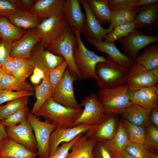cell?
Wrapping results in <instances>:
<instances>
[{"label": "cell", "instance_id": "12", "mask_svg": "<svg viewBox=\"0 0 158 158\" xmlns=\"http://www.w3.org/2000/svg\"><path fill=\"white\" fill-rule=\"evenodd\" d=\"M126 83L130 90L134 91L145 87L158 85V79L150 70L134 62L129 68Z\"/></svg>", "mask_w": 158, "mask_h": 158}, {"label": "cell", "instance_id": "49", "mask_svg": "<svg viewBox=\"0 0 158 158\" xmlns=\"http://www.w3.org/2000/svg\"><path fill=\"white\" fill-rule=\"evenodd\" d=\"M19 10L30 11L36 2L34 0H11Z\"/></svg>", "mask_w": 158, "mask_h": 158}, {"label": "cell", "instance_id": "27", "mask_svg": "<svg viewBox=\"0 0 158 158\" xmlns=\"http://www.w3.org/2000/svg\"><path fill=\"white\" fill-rule=\"evenodd\" d=\"M102 142L113 154L124 150L129 141L121 120H118V129L114 136L110 140Z\"/></svg>", "mask_w": 158, "mask_h": 158}, {"label": "cell", "instance_id": "15", "mask_svg": "<svg viewBox=\"0 0 158 158\" xmlns=\"http://www.w3.org/2000/svg\"><path fill=\"white\" fill-rule=\"evenodd\" d=\"M79 1L85 11V16L81 34L84 35L86 38L92 40H102L108 33L113 30V25L111 23L108 28H103L92 13L87 0Z\"/></svg>", "mask_w": 158, "mask_h": 158}, {"label": "cell", "instance_id": "39", "mask_svg": "<svg viewBox=\"0 0 158 158\" xmlns=\"http://www.w3.org/2000/svg\"><path fill=\"white\" fill-rule=\"evenodd\" d=\"M124 151L136 158H158L157 154L148 151L140 143L129 142Z\"/></svg>", "mask_w": 158, "mask_h": 158}, {"label": "cell", "instance_id": "7", "mask_svg": "<svg viewBox=\"0 0 158 158\" xmlns=\"http://www.w3.org/2000/svg\"><path fill=\"white\" fill-rule=\"evenodd\" d=\"M26 118L35 133L38 158H46L49 156V141L51 135L56 126L47 121L40 120L35 114L28 111Z\"/></svg>", "mask_w": 158, "mask_h": 158}, {"label": "cell", "instance_id": "19", "mask_svg": "<svg viewBox=\"0 0 158 158\" xmlns=\"http://www.w3.org/2000/svg\"><path fill=\"white\" fill-rule=\"evenodd\" d=\"M62 11L69 26L81 34L85 16L81 9L79 0H65Z\"/></svg>", "mask_w": 158, "mask_h": 158}, {"label": "cell", "instance_id": "1", "mask_svg": "<svg viewBox=\"0 0 158 158\" xmlns=\"http://www.w3.org/2000/svg\"><path fill=\"white\" fill-rule=\"evenodd\" d=\"M83 111L63 106L49 98L35 114L59 126L70 128L75 126V122Z\"/></svg>", "mask_w": 158, "mask_h": 158}, {"label": "cell", "instance_id": "24", "mask_svg": "<svg viewBox=\"0 0 158 158\" xmlns=\"http://www.w3.org/2000/svg\"><path fill=\"white\" fill-rule=\"evenodd\" d=\"M65 0H38L30 11L36 14L41 22L62 11Z\"/></svg>", "mask_w": 158, "mask_h": 158}, {"label": "cell", "instance_id": "40", "mask_svg": "<svg viewBox=\"0 0 158 158\" xmlns=\"http://www.w3.org/2000/svg\"><path fill=\"white\" fill-rule=\"evenodd\" d=\"M29 109L27 106L24 107L1 121V123L6 127L20 123L26 118V114Z\"/></svg>", "mask_w": 158, "mask_h": 158}, {"label": "cell", "instance_id": "21", "mask_svg": "<svg viewBox=\"0 0 158 158\" xmlns=\"http://www.w3.org/2000/svg\"><path fill=\"white\" fill-rule=\"evenodd\" d=\"M131 98L133 104L151 111L158 107V86L146 87L132 91Z\"/></svg>", "mask_w": 158, "mask_h": 158}, {"label": "cell", "instance_id": "44", "mask_svg": "<svg viewBox=\"0 0 158 158\" xmlns=\"http://www.w3.org/2000/svg\"><path fill=\"white\" fill-rule=\"evenodd\" d=\"M137 0H108L110 10L112 11L120 9L132 10L135 8Z\"/></svg>", "mask_w": 158, "mask_h": 158}, {"label": "cell", "instance_id": "3", "mask_svg": "<svg viewBox=\"0 0 158 158\" xmlns=\"http://www.w3.org/2000/svg\"><path fill=\"white\" fill-rule=\"evenodd\" d=\"M108 57L107 61L98 63L95 67L96 84L100 89L114 88L125 83L128 73L129 68Z\"/></svg>", "mask_w": 158, "mask_h": 158}, {"label": "cell", "instance_id": "20", "mask_svg": "<svg viewBox=\"0 0 158 158\" xmlns=\"http://www.w3.org/2000/svg\"><path fill=\"white\" fill-rule=\"evenodd\" d=\"M136 9L135 29L156 30L158 27V3Z\"/></svg>", "mask_w": 158, "mask_h": 158}, {"label": "cell", "instance_id": "32", "mask_svg": "<svg viewBox=\"0 0 158 158\" xmlns=\"http://www.w3.org/2000/svg\"><path fill=\"white\" fill-rule=\"evenodd\" d=\"M23 34L21 29L7 18L0 17V35L2 38L13 42L20 38Z\"/></svg>", "mask_w": 158, "mask_h": 158}, {"label": "cell", "instance_id": "48", "mask_svg": "<svg viewBox=\"0 0 158 158\" xmlns=\"http://www.w3.org/2000/svg\"><path fill=\"white\" fill-rule=\"evenodd\" d=\"M0 68L4 75L15 77V66L14 58L9 57L3 63Z\"/></svg>", "mask_w": 158, "mask_h": 158}, {"label": "cell", "instance_id": "6", "mask_svg": "<svg viewBox=\"0 0 158 158\" xmlns=\"http://www.w3.org/2000/svg\"><path fill=\"white\" fill-rule=\"evenodd\" d=\"M69 26L63 11L43 20L35 28L46 49L59 38Z\"/></svg>", "mask_w": 158, "mask_h": 158}, {"label": "cell", "instance_id": "11", "mask_svg": "<svg viewBox=\"0 0 158 158\" xmlns=\"http://www.w3.org/2000/svg\"><path fill=\"white\" fill-rule=\"evenodd\" d=\"M84 107L75 125L80 123L93 126L97 124L105 115L96 94L92 93L85 97L80 104Z\"/></svg>", "mask_w": 158, "mask_h": 158}, {"label": "cell", "instance_id": "50", "mask_svg": "<svg viewBox=\"0 0 158 158\" xmlns=\"http://www.w3.org/2000/svg\"><path fill=\"white\" fill-rule=\"evenodd\" d=\"M149 121L150 123L158 128V107L150 111Z\"/></svg>", "mask_w": 158, "mask_h": 158}, {"label": "cell", "instance_id": "29", "mask_svg": "<svg viewBox=\"0 0 158 158\" xmlns=\"http://www.w3.org/2000/svg\"><path fill=\"white\" fill-rule=\"evenodd\" d=\"M90 8L100 24L111 23L108 0H87Z\"/></svg>", "mask_w": 158, "mask_h": 158}, {"label": "cell", "instance_id": "47", "mask_svg": "<svg viewBox=\"0 0 158 158\" xmlns=\"http://www.w3.org/2000/svg\"><path fill=\"white\" fill-rule=\"evenodd\" d=\"M19 10L10 0H0V16L7 17Z\"/></svg>", "mask_w": 158, "mask_h": 158}, {"label": "cell", "instance_id": "23", "mask_svg": "<svg viewBox=\"0 0 158 158\" xmlns=\"http://www.w3.org/2000/svg\"><path fill=\"white\" fill-rule=\"evenodd\" d=\"M150 111L138 105L133 104L117 114L133 124L147 128L150 124Z\"/></svg>", "mask_w": 158, "mask_h": 158}, {"label": "cell", "instance_id": "31", "mask_svg": "<svg viewBox=\"0 0 158 158\" xmlns=\"http://www.w3.org/2000/svg\"><path fill=\"white\" fill-rule=\"evenodd\" d=\"M121 121L128 134L129 142L144 144L146 128L133 124L123 118Z\"/></svg>", "mask_w": 158, "mask_h": 158}, {"label": "cell", "instance_id": "2", "mask_svg": "<svg viewBox=\"0 0 158 158\" xmlns=\"http://www.w3.org/2000/svg\"><path fill=\"white\" fill-rule=\"evenodd\" d=\"M132 91L126 83L115 87L100 89L96 94L104 114H117L133 104Z\"/></svg>", "mask_w": 158, "mask_h": 158}, {"label": "cell", "instance_id": "43", "mask_svg": "<svg viewBox=\"0 0 158 158\" xmlns=\"http://www.w3.org/2000/svg\"><path fill=\"white\" fill-rule=\"evenodd\" d=\"M83 134V133L80 134L70 142L62 143L61 145L58 147L51 155L46 158H66L73 144Z\"/></svg>", "mask_w": 158, "mask_h": 158}, {"label": "cell", "instance_id": "57", "mask_svg": "<svg viewBox=\"0 0 158 158\" xmlns=\"http://www.w3.org/2000/svg\"><path fill=\"white\" fill-rule=\"evenodd\" d=\"M114 158H123L120 153H117L113 154Z\"/></svg>", "mask_w": 158, "mask_h": 158}, {"label": "cell", "instance_id": "51", "mask_svg": "<svg viewBox=\"0 0 158 158\" xmlns=\"http://www.w3.org/2000/svg\"><path fill=\"white\" fill-rule=\"evenodd\" d=\"M158 0H137L135 5V8H137L158 3Z\"/></svg>", "mask_w": 158, "mask_h": 158}, {"label": "cell", "instance_id": "4", "mask_svg": "<svg viewBox=\"0 0 158 158\" xmlns=\"http://www.w3.org/2000/svg\"><path fill=\"white\" fill-rule=\"evenodd\" d=\"M72 30L78 43L74 49V58L82 79L90 78L96 79L95 68L97 64L99 62L107 61L108 56H99L88 49L83 42L80 33L77 31Z\"/></svg>", "mask_w": 158, "mask_h": 158}, {"label": "cell", "instance_id": "9", "mask_svg": "<svg viewBox=\"0 0 158 158\" xmlns=\"http://www.w3.org/2000/svg\"><path fill=\"white\" fill-rule=\"evenodd\" d=\"M121 45L123 53L132 58L134 62L140 51L146 46L158 41V36L147 35L135 29L118 40Z\"/></svg>", "mask_w": 158, "mask_h": 158}, {"label": "cell", "instance_id": "35", "mask_svg": "<svg viewBox=\"0 0 158 158\" xmlns=\"http://www.w3.org/2000/svg\"><path fill=\"white\" fill-rule=\"evenodd\" d=\"M137 13L136 8L132 10L120 9L111 11V23L114 27L130 23L135 20Z\"/></svg>", "mask_w": 158, "mask_h": 158}, {"label": "cell", "instance_id": "33", "mask_svg": "<svg viewBox=\"0 0 158 158\" xmlns=\"http://www.w3.org/2000/svg\"><path fill=\"white\" fill-rule=\"evenodd\" d=\"M35 89V87L26 80L19 82L15 77L4 75L0 83V89H1L33 92Z\"/></svg>", "mask_w": 158, "mask_h": 158}, {"label": "cell", "instance_id": "34", "mask_svg": "<svg viewBox=\"0 0 158 158\" xmlns=\"http://www.w3.org/2000/svg\"><path fill=\"white\" fill-rule=\"evenodd\" d=\"M13 58L15 66L14 77L19 82L24 81L33 72L34 67L27 57Z\"/></svg>", "mask_w": 158, "mask_h": 158}, {"label": "cell", "instance_id": "30", "mask_svg": "<svg viewBox=\"0 0 158 158\" xmlns=\"http://www.w3.org/2000/svg\"><path fill=\"white\" fill-rule=\"evenodd\" d=\"M134 62L151 70L158 67V45H152L143 48L142 52L138 55Z\"/></svg>", "mask_w": 158, "mask_h": 158}, {"label": "cell", "instance_id": "55", "mask_svg": "<svg viewBox=\"0 0 158 158\" xmlns=\"http://www.w3.org/2000/svg\"><path fill=\"white\" fill-rule=\"evenodd\" d=\"M120 153L123 158H136L124 150L122 151Z\"/></svg>", "mask_w": 158, "mask_h": 158}, {"label": "cell", "instance_id": "53", "mask_svg": "<svg viewBox=\"0 0 158 158\" xmlns=\"http://www.w3.org/2000/svg\"><path fill=\"white\" fill-rule=\"evenodd\" d=\"M33 74L38 77L41 79H43L45 77L44 72L41 70L36 67L34 68Z\"/></svg>", "mask_w": 158, "mask_h": 158}, {"label": "cell", "instance_id": "8", "mask_svg": "<svg viewBox=\"0 0 158 158\" xmlns=\"http://www.w3.org/2000/svg\"><path fill=\"white\" fill-rule=\"evenodd\" d=\"M76 80L70 74L67 67L60 81L56 87L51 97L56 102L66 107L81 109L75 95L73 87Z\"/></svg>", "mask_w": 158, "mask_h": 158}, {"label": "cell", "instance_id": "28", "mask_svg": "<svg viewBox=\"0 0 158 158\" xmlns=\"http://www.w3.org/2000/svg\"><path fill=\"white\" fill-rule=\"evenodd\" d=\"M36 102L33 104L30 112L35 114L40 107L50 97L53 91L49 79V73L45 74L44 78L42 83L35 87Z\"/></svg>", "mask_w": 158, "mask_h": 158}, {"label": "cell", "instance_id": "46", "mask_svg": "<svg viewBox=\"0 0 158 158\" xmlns=\"http://www.w3.org/2000/svg\"><path fill=\"white\" fill-rule=\"evenodd\" d=\"M12 42L4 38L0 40V67L10 57Z\"/></svg>", "mask_w": 158, "mask_h": 158}, {"label": "cell", "instance_id": "18", "mask_svg": "<svg viewBox=\"0 0 158 158\" xmlns=\"http://www.w3.org/2000/svg\"><path fill=\"white\" fill-rule=\"evenodd\" d=\"M86 39L97 51L107 54L112 61L119 65L129 68L134 62L132 58L122 53L114 43L107 42L102 40H95Z\"/></svg>", "mask_w": 158, "mask_h": 158}, {"label": "cell", "instance_id": "16", "mask_svg": "<svg viewBox=\"0 0 158 158\" xmlns=\"http://www.w3.org/2000/svg\"><path fill=\"white\" fill-rule=\"evenodd\" d=\"M94 126L80 123L70 128L56 126L51 133L50 138L49 155L54 152L60 144L71 141L80 134L86 133Z\"/></svg>", "mask_w": 158, "mask_h": 158}, {"label": "cell", "instance_id": "17", "mask_svg": "<svg viewBox=\"0 0 158 158\" xmlns=\"http://www.w3.org/2000/svg\"><path fill=\"white\" fill-rule=\"evenodd\" d=\"M41 40L35 28L30 29L23 37L12 42L10 57L28 58L33 48Z\"/></svg>", "mask_w": 158, "mask_h": 158}, {"label": "cell", "instance_id": "41", "mask_svg": "<svg viewBox=\"0 0 158 158\" xmlns=\"http://www.w3.org/2000/svg\"><path fill=\"white\" fill-rule=\"evenodd\" d=\"M68 67V64L64 59L49 73V79L53 91L56 85L62 78Z\"/></svg>", "mask_w": 158, "mask_h": 158}, {"label": "cell", "instance_id": "25", "mask_svg": "<svg viewBox=\"0 0 158 158\" xmlns=\"http://www.w3.org/2000/svg\"><path fill=\"white\" fill-rule=\"evenodd\" d=\"M97 141L84 134L73 144L66 158H92V149Z\"/></svg>", "mask_w": 158, "mask_h": 158}, {"label": "cell", "instance_id": "59", "mask_svg": "<svg viewBox=\"0 0 158 158\" xmlns=\"http://www.w3.org/2000/svg\"><path fill=\"white\" fill-rule=\"evenodd\" d=\"M2 37L1 36V35H0V40L1 39H2Z\"/></svg>", "mask_w": 158, "mask_h": 158}, {"label": "cell", "instance_id": "26", "mask_svg": "<svg viewBox=\"0 0 158 158\" xmlns=\"http://www.w3.org/2000/svg\"><path fill=\"white\" fill-rule=\"evenodd\" d=\"M6 17L14 25L25 30L35 28L41 22L38 16L30 11L19 10Z\"/></svg>", "mask_w": 158, "mask_h": 158}, {"label": "cell", "instance_id": "38", "mask_svg": "<svg viewBox=\"0 0 158 158\" xmlns=\"http://www.w3.org/2000/svg\"><path fill=\"white\" fill-rule=\"evenodd\" d=\"M144 145L146 149L151 152H158V128L150 123L146 128Z\"/></svg>", "mask_w": 158, "mask_h": 158}, {"label": "cell", "instance_id": "36", "mask_svg": "<svg viewBox=\"0 0 158 158\" xmlns=\"http://www.w3.org/2000/svg\"><path fill=\"white\" fill-rule=\"evenodd\" d=\"M29 97L25 96L18 98L0 106V121L4 119L18 110L27 106Z\"/></svg>", "mask_w": 158, "mask_h": 158}, {"label": "cell", "instance_id": "52", "mask_svg": "<svg viewBox=\"0 0 158 158\" xmlns=\"http://www.w3.org/2000/svg\"><path fill=\"white\" fill-rule=\"evenodd\" d=\"M8 137L6 127L3 125L0 121V142Z\"/></svg>", "mask_w": 158, "mask_h": 158}, {"label": "cell", "instance_id": "54", "mask_svg": "<svg viewBox=\"0 0 158 158\" xmlns=\"http://www.w3.org/2000/svg\"><path fill=\"white\" fill-rule=\"evenodd\" d=\"M30 80L32 83L35 85H37L40 83L41 79L32 74L30 77Z\"/></svg>", "mask_w": 158, "mask_h": 158}, {"label": "cell", "instance_id": "42", "mask_svg": "<svg viewBox=\"0 0 158 158\" xmlns=\"http://www.w3.org/2000/svg\"><path fill=\"white\" fill-rule=\"evenodd\" d=\"M33 92L27 91H14L10 90L0 89V105L14 99L33 95Z\"/></svg>", "mask_w": 158, "mask_h": 158}, {"label": "cell", "instance_id": "37", "mask_svg": "<svg viewBox=\"0 0 158 158\" xmlns=\"http://www.w3.org/2000/svg\"><path fill=\"white\" fill-rule=\"evenodd\" d=\"M136 21L126 24L114 27L113 30L104 37V41L114 43L120 38L127 35L135 29Z\"/></svg>", "mask_w": 158, "mask_h": 158}, {"label": "cell", "instance_id": "60", "mask_svg": "<svg viewBox=\"0 0 158 158\" xmlns=\"http://www.w3.org/2000/svg\"><path fill=\"white\" fill-rule=\"evenodd\" d=\"M0 158H6V157H0Z\"/></svg>", "mask_w": 158, "mask_h": 158}, {"label": "cell", "instance_id": "58", "mask_svg": "<svg viewBox=\"0 0 158 158\" xmlns=\"http://www.w3.org/2000/svg\"><path fill=\"white\" fill-rule=\"evenodd\" d=\"M4 75V74L0 68V83Z\"/></svg>", "mask_w": 158, "mask_h": 158}, {"label": "cell", "instance_id": "13", "mask_svg": "<svg viewBox=\"0 0 158 158\" xmlns=\"http://www.w3.org/2000/svg\"><path fill=\"white\" fill-rule=\"evenodd\" d=\"M118 114H105L97 124L85 133L88 138L104 142L112 138L115 135L118 127Z\"/></svg>", "mask_w": 158, "mask_h": 158}, {"label": "cell", "instance_id": "56", "mask_svg": "<svg viewBox=\"0 0 158 158\" xmlns=\"http://www.w3.org/2000/svg\"><path fill=\"white\" fill-rule=\"evenodd\" d=\"M154 75L158 79V67L150 70Z\"/></svg>", "mask_w": 158, "mask_h": 158}, {"label": "cell", "instance_id": "5", "mask_svg": "<svg viewBox=\"0 0 158 158\" xmlns=\"http://www.w3.org/2000/svg\"><path fill=\"white\" fill-rule=\"evenodd\" d=\"M78 44L75 36L69 26L63 35L46 49L57 55L61 56L66 61L69 72L76 80H82L73 56L75 47Z\"/></svg>", "mask_w": 158, "mask_h": 158}, {"label": "cell", "instance_id": "14", "mask_svg": "<svg viewBox=\"0 0 158 158\" xmlns=\"http://www.w3.org/2000/svg\"><path fill=\"white\" fill-rule=\"evenodd\" d=\"M6 130L8 137L23 145L30 151L37 153L35 135L27 118L18 125L6 127Z\"/></svg>", "mask_w": 158, "mask_h": 158}, {"label": "cell", "instance_id": "22", "mask_svg": "<svg viewBox=\"0 0 158 158\" xmlns=\"http://www.w3.org/2000/svg\"><path fill=\"white\" fill-rule=\"evenodd\" d=\"M32 152L21 144L8 137L0 142V157L8 158H35Z\"/></svg>", "mask_w": 158, "mask_h": 158}, {"label": "cell", "instance_id": "45", "mask_svg": "<svg viewBox=\"0 0 158 158\" xmlns=\"http://www.w3.org/2000/svg\"><path fill=\"white\" fill-rule=\"evenodd\" d=\"M92 158H114V156L102 142L97 141L92 149Z\"/></svg>", "mask_w": 158, "mask_h": 158}, {"label": "cell", "instance_id": "10", "mask_svg": "<svg viewBox=\"0 0 158 158\" xmlns=\"http://www.w3.org/2000/svg\"><path fill=\"white\" fill-rule=\"evenodd\" d=\"M28 58L34 68L41 70L44 74L49 73L64 59L62 56L55 55L47 50L42 41L33 48Z\"/></svg>", "mask_w": 158, "mask_h": 158}]
</instances>
